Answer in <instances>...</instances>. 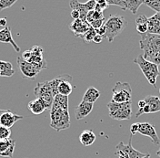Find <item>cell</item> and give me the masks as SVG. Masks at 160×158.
Segmentation results:
<instances>
[{
	"label": "cell",
	"mask_w": 160,
	"mask_h": 158,
	"mask_svg": "<svg viewBox=\"0 0 160 158\" xmlns=\"http://www.w3.org/2000/svg\"><path fill=\"white\" fill-rule=\"evenodd\" d=\"M50 127L57 132H61L70 127V115L68 110L62 108L56 101L50 109Z\"/></svg>",
	"instance_id": "obj_1"
},
{
	"label": "cell",
	"mask_w": 160,
	"mask_h": 158,
	"mask_svg": "<svg viewBox=\"0 0 160 158\" xmlns=\"http://www.w3.org/2000/svg\"><path fill=\"white\" fill-rule=\"evenodd\" d=\"M139 47L144 51L143 57L150 61L160 52V35L150 33L141 34Z\"/></svg>",
	"instance_id": "obj_2"
},
{
	"label": "cell",
	"mask_w": 160,
	"mask_h": 158,
	"mask_svg": "<svg viewBox=\"0 0 160 158\" xmlns=\"http://www.w3.org/2000/svg\"><path fill=\"white\" fill-rule=\"evenodd\" d=\"M128 26V21L123 16L119 15H112L109 19L106 21L105 28H106V34L104 39H107L109 42H112L118 37L123 30Z\"/></svg>",
	"instance_id": "obj_3"
},
{
	"label": "cell",
	"mask_w": 160,
	"mask_h": 158,
	"mask_svg": "<svg viewBox=\"0 0 160 158\" xmlns=\"http://www.w3.org/2000/svg\"><path fill=\"white\" fill-rule=\"evenodd\" d=\"M133 62L139 66L140 69L142 70L143 74L145 75L146 79H148L149 84L156 87L157 86V78L159 75L158 66L145 59L143 57V55H139L138 57H137L134 59Z\"/></svg>",
	"instance_id": "obj_4"
},
{
	"label": "cell",
	"mask_w": 160,
	"mask_h": 158,
	"mask_svg": "<svg viewBox=\"0 0 160 158\" xmlns=\"http://www.w3.org/2000/svg\"><path fill=\"white\" fill-rule=\"evenodd\" d=\"M108 108L109 112V116L114 120L125 121L130 120L132 117V103H115L110 101L108 103Z\"/></svg>",
	"instance_id": "obj_5"
},
{
	"label": "cell",
	"mask_w": 160,
	"mask_h": 158,
	"mask_svg": "<svg viewBox=\"0 0 160 158\" xmlns=\"http://www.w3.org/2000/svg\"><path fill=\"white\" fill-rule=\"evenodd\" d=\"M112 102L125 103L129 102L132 99V89L128 82L118 81L112 90Z\"/></svg>",
	"instance_id": "obj_6"
},
{
	"label": "cell",
	"mask_w": 160,
	"mask_h": 158,
	"mask_svg": "<svg viewBox=\"0 0 160 158\" xmlns=\"http://www.w3.org/2000/svg\"><path fill=\"white\" fill-rule=\"evenodd\" d=\"M34 94L36 95L37 99H39L47 109H51L54 102V96L50 88L49 82H38L34 89Z\"/></svg>",
	"instance_id": "obj_7"
},
{
	"label": "cell",
	"mask_w": 160,
	"mask_h": 158,
	"mask_svg": "<svg viewBox=\"0 0 160 158\" xmlns=\"http://www.w3.org/2000/svg\"><path fill=\"white\" fill-rule=\"evenodd\" d=\"M18 68L21 72V76L24 79H31V80H35L37 76L38 75L40 71L38 69H37L31 63L24 60L21 57H18L17 59Z\"/></svg>",
	"instance_id": "obj_8"
},
{
	"label": "cell",
	"mask_w": 160,
	"mask_h": 158,
	"mask_svg": "<svg viewBox=\"0 0 160 158\" xmlns=\"http://www.w3.org/2000/svg\"><path fill=\"white\" fill-rule=\"evenodd\" d=\"M146 105L142 109H139L136 113V118H138L142 114L155 113L160 112V99L158 96H148L144 99Z\"/></svg>",
	"instance_id": "obj_9"
},
{
	"label": "cell",
	"mask_w": 160,
	"mask_h": 158,
	"mask_svg": "<svg viewBox=\"0 0 160 158\" xmlns=\"http://www.w3.org/2000/svg\"><path fill=\"white\" fill-rule=\"evenodd\" d=\"M107 2L108 6H118L122 10H129L133 14H137L138 8L144 4L142 0H108Z\"/></svg>",
	"instance_id": "obj_10"
},
{
	"label": "cell",
	"mask_w": 160,
	"mask_h": 158,
	"mask_svg": "<svg viewBox=\"0 0 160 158\" xmlns=\"http://www.w3.org/2000/svg\"><path fill=\"white\" fill-rule=\"evenodd\" d=\"M23 119L22 115L17 114L10 110L0 109V126L11 128L17 122Z\"/></svg>",
	"instance_id": "obj_11"
},
{
	"label": "cell",
	"mask_w": 160,
	"mask_h": 158,
	"mask_svg": "<svg viewBox=\"0 0 160 158\" xmlns=\"http://www.w3.org/2000/svg\"><path fill=\"white\" fill-rule=\"evenodd\" d=\"M138 133L151 139L154 144H159L160 140L155 127L149 123H138Z\"/></svg>",
	"instance_id": "obj_12"
},
{
	"label": "cell",
	"mask_w": 160,
	"mask_h": 158,
	"mask_svg": "<svg viewBox=\"0 0 160 158\" xmlns=\"http://www.w3.org/2000/svg\"><path fill=\"white\" fill-rule=\"evenodd\" d=\"M132 136H133V135H131V136H130L129 142H128V144H125L123 142H120L119 144L116 146V147H117V150H118V151H121V152H123V153L127 154L129 158L144 157L147 154H143V153H141V152H139V151L136 150V149L132 146V141H131Z\"/></svg>",
	"instance_id": "obj_13"
},
{
	"label": "cell",
	"mask_w": 160,
	"mask_h": 158,
	"mask_svg": "<svg viewBox=\"0 0 160 158\" xmlns=\"http://www.w3.org/2000/svg\"><path fill=\"white\" fill-rule=\"evenodd\" d=\"M16 141L14 139L0 140V156L3 158H11L14 155Z\"/></svg>",
	"instance_id": "obj_14"
},
{
	"label": "cell",
	"mask_w": 160,
	"mask_h": 158,
	"mask_svg": "<svg viewBox=\"0 0 160 158\" xmlns=\"http://www.w3.org/2000/svg\"><path fill=\"white\" fill-rule=\"evenodd\" d=\"M71 31L74 33L76 38H82L83 35L89 30L90 25L87 21H83L81 19L74 20L69 26Z\"/></svg>",
	"instance_id": "obj_15"
},
{
	"label": "cell",
	"mask_w": 160,
	"mask_h": 158,
	"mask_svg": "<svg viewBox=\"0 0 160 158\" xmlns=\"http://www.w3.org/2000/svg\"><path fill=\"white\" fill-rule=\"evenodd\" d=\"M72 81V77L68 74L61 75V81L58 85V94L63 95V96H68L71 94L73 90V85L71 83Z\"/></svg>",
	"instance_id": "obj_16"
},
{
	"label": "cell",
	"mask_w": 160,
	"mask_h": 158,
	"mask_svg": "<svg viewBox=\"0 0 160 158\" xmlns=\"http://www.w3.org/2000/svg\"><path fill=\"white\" fill-rule=\"evenodd\" d=\"M0 42L10 44L13 47V49L15 50V51H17V52H20V50H21L19 46L15 42V40H13L10 27H6L3 30H0Z\"/></svg>",
	"instance_id": "obj_17"
},
{
	"label": "cell",
	"mask_w": 160,
	"mask_h": 158,
	"mask_svg": "<svg viewBox=\"0 0 160 158\" xmlns=\"http://www.w3.org/2000/svg\"><path fill=\"white\" fill-rule=\"evenodd\" d=\"M94 107L93 103H88L86 101H81L78 106L76 108L75 111V116L77 120H82V119L86 118L88 115H89V113L92 112Z\"/></svg>",
	"instance_id": "obj_18"
},
{
	"label": "cell",
	"mask_w": 160,
	"mask_h": 158,
	"mask_svg": "<svg viewBox=\"0 0 160 158\" xmlns=\"http://www.w3.org/2000/svg\"><path fill=\"white\" fill-rule=\"evenodd\" d=\"M96 134L92 130H85L79 135V141L84 146H90L96 141Z\"/></svg>",
	"instance_id": "obj_19"
},
{
	"label": "cell",
	"mask_w": 160,
	"mask_h": 158,
	"mask_svg": "<svg viewBox=\"0 0 160 158\" xmlns=\"http://www.w3.org/2000/svg\"><path fill=\"white\" fill-rule=\"evenodd\" d=\"M100 97V92L95 87H89L87 90V91L85 92L84 96H83V101L88 102V103H93L96 102L98 98Z\"/></svg>",
	"instance_id": "obj_20"
},
{
	"label": "cell",
	"mask_w": 160,
	"mask_h": 158,
	"mask_svg": "<svg viewBox=\"0 0 160 158\" xmlns=\"http://www.w3.org/2000/svg\"><path fill=\"white\" fill-rule=\"evenodd\" d=\"M28 107L29 109L30 112L33 114H36V115H39L47 110L46 106L44 105V103L39 99H37V98H36V100H33V101H29Z\"/></svg>",
	"instance_id": "obj_21"
},
{
	"label": "cell",
	"mask_w": 160,
	"mask_h": 158,
	"mask_svg": "<svg viewBox=\"0 0 160 158\" xmlns=\"http://www.w3.org/2000/svg\"><path fill=\"white\" fill-rule=\"evenodd\" d=\"M136 27L138 32L141 34L148 33V19L145 15H139L136 19Z\"/></svg>",
	"instance_id": "obj_22"
},
{
	"label": "cell",
	"mask_w": 160,
	"mask_h": 158,
	"mask_svg": "<svg viewBox=\"0 0 160 158\" xmlns=\"http://www.w3.org/2000/svg\"><path fill=\"white\" fill-rule=\"evenodd\" d=\"M15 73L13 65L5 60H0V77H11Z\"/></svg>",
	"instance_id": "obj_23"
},
{
	"label": "cell",
	"mask_w": 160,
	"mask_h": 158,
	"mask_svg": "<svg viewBox=\"0 0 160 158\" xmlns=\"http://www.w3.org/2000/svg\"><path fill=\"white\" fill-rule=\"evenodd\" d=\"M102 19H105V17L103 15V12H98V11H96V10H92V11H90V12L88 13L87 22L90 25L93 21Z\"/></svg>",
	"instance_id": "obj_24"
},
{
	"label": "cell",
	"mask_w": 160,
	"mask_h": 158,
	"mask_svg": "<svg viewBox=\"0 0 160 158\" xmlns=\"http://www.w3.org/2000/svg\"><path fill=\"white\" fill-rule=\"evenodd\" d=\"M60 81H61V76H58L55 79H53L52 80H48L50 85V88H51V90H52V93H53V96L54 98L58 94V85H59Z\"/></svg>",
	"instance_id": "obj_25"
},
{
	"label": "cell",
	"mask_w": 160,
	"mask_h": 158,
	"mask_svg": "<svg viewBox=\"0 0 160 158\" xmlns=\"http://www.w3.org/2000/svg\"><path fill=\"white\" fill-rule=\"evenodd\" d=\"M54 101H56L57 103H58L62 108L68 110V96H63V95L58 94L55 97Z\"/></svg>",
	"instance_id": "obj_26"
},
{
	"label": "cell",
	"mask_w": 160,
	"mask_h": 158,
	"mask_svg": "<svg viewBox=\"0 0 160 158\" xmlns=\"http://www.w3.org/2000/svg\"><path fill=\"white\" fill-rule=\"evenodd\" d=\"M144 4L151 9L157 11V13H160V0H147L144 1Z\"/></svg>",
	"instance_id": "obj_27"
},
{
	"label": "cell",
	"mask_w": 160,
	"mask_h": 158,
	"mask_svg": "<svg viewBox=\"0 0 160 158\" xmlns=\"http://www.w3.org/2000/svg\"><path fill=\"white\" fill-rule=\"evenodd\" d=\"M96 35H97L96 30H94V29H92V28H90L89 30H88V31L83 35V37H82L81 39H83V40H84L86 43H88V42L93 41V40H94V38H95Z\"/></svg>",
	"instance_id": "obj_28"
},
{
	"label": "cell",
	"mask_w": 160,
	"mask_h": 158,
	"mask_svg": "<svg viewBox=\"0 0 160 158\" xmlns=\"http://www.w3.org/2000/svg\"><path fill=\"white\" fill-rule=\"evenodd\" d=\"M11 133H12L11 129L4 127V126H0V140L9 139Z\"/></svg>",
	"instance_id": "obj_29"
},
{
	"label": "cell",
	"mask_w": 160,
	"mask_h": 158,
	"mask_svg": "<svg viewBox=\"0 0 160 158\" xmlns=\"http://www.w3.org/2000/svg\"><path fill=\"white\" fill-rule=\"evenodd\" d=\"M107 8H108V2L106 0H99V1H96V7L94 10L98 11V12H103Z\"/></svg>",
	"instance_id": "obj_30"
},
{
	"label": "cell",
	"mask_w": 160,
	"mask_h": 158,
	"mask_svg": "<svg viewBox=\"0 0 160 158\" xmlns=\"http://www.w3.org/2000/svg\"><path fill=\"white\" fill-rule=\"evenodd\" d=\"M16 2L17 0H0V11L8 8L11 6H13Z\"/></svg>",
	"instance_id": "obj_31"
},
{
	"label": "cell",
	"mask_w": 160,
	"mask_h": 158,
	"mask_svg": "<svg viewBox=\"0 0 160 158\" xmlns=\"http://www.w3.org/2000/svg\"><path fill=\"white\" fill-rule=\"evenodd\" d=\"M31 53L34 56H39V57H43V53H44V50L43 48H41L40 46H34L31 49Z\"/></svg>",
	"instance_id": "obj_32"
},
{
	"label": "cell",
	"mask_w": 160,
	"mask_h": 158,
	"mask_svg": "<svg viewBox=\"0 0 160 158\" xmlns=\"http://www.w3.org/2000/svg\"><path fill=\"white\" fill-rule=\"evenodd\" d=\"M31 57H32L31 50H26V51H24V52H23V54H22V57H21V58L24 59V60H26V61H28Z\"/></svg>",
	"instance_id": "obj_33"
},
{
	"label": "cell",
	"mask_w": 160,
	"mask_h": 158,
	"mask_svg": "<svg viewBox=\"0 0 160 158\" xmlns=\"http://www.w3.org/2000/svg\"><path fill=\"white\" fill-rule=\"evenodd\" d=\"M130 132H131V135H135L136 133H138V123H136L131 125Z\"/></svg>",
	"instance_id": "obj_34"
},
{
	"label": "cell",
	"mask_w": 160,
	"mask_h": 158,
	"mask_svg": "<svg viewBox=\"0 0 160 158\" xmlns=\"http://www.w3.org/2000/svg\"><path fill=\"white\" fill-rule=\"evenodd\" d=\"M96 32H97V35H99V36H102L104 38L105 34H106V28H105V25H103L101 28L96 30Z\"/></svg>",
	"instance_id": "obj_35"
},
{
	"label": "cell",
	"mask_w": 160,
	"mask_h": 158,
	"mask_svg": "<svg viewBox=\"0 0 160 158\" xmlns=\"http://www.w3.org/2000/svg\"><path fill=\"white\" fill-rule=\"evenodd\" d=\"M70 15H71V18H72L74 20L79 19H80V14L78 10H72Z\"/></svg>",
	"instance_id": "obj_36"
},
{
	"label": "cell",
	"mask_w": 160,
	"mask_h": 158,
	"mask_svg": "<svg viewBox=\"0 0 160 158\" xmlns=\"http://www.w3.org/2000/svg\"><path fill=\"white\" fill-rule=\"evenodd\" d=\"M150 61L153 62V63H155V64H157V65L158 66L160 64V52L159 53H158V54H157L153 59H151Z\"/></svg>",
	"instance_id": "obj_37"
},
{
	"label": "cell",
	"mask_w": 160,
	"mask_h": 158,
	"mask_svg": "<svg viewBox=\"0 0 160 158\" xmlns=\"http://www.w3.org/2000/svg\"><path fill=\"white\" fill-rule=\"evenodd\" d=\"M103 37L102 36H99V35H96L95 36V38H94V40H93V41L95 42V43H97V44H99V43H101L102 41H103Z\"/></svg>",
	"instance_id": "obj_38"
},
{
	"label": "cell",
	"mask_w": 160,
	"mask_h": 158,
	"mask_svg": "<svg viewBox=\"0 0 160 158\" xmlns=\"http://www.w3.org/2000/svg\"><path fill=\"white\" fill-rule=\"evenodd\" d=\"M116 155L118 156V158H129L127 154H125V153H123V152H121V151H117V152H116Z\"/></svg>",
	"instance_id": "obj_39"
},
{
	"label": "cell",
	"mask_w": 160,
	"mask_h": 158,
	"mask_svg": "<svg viewBox=\"0 0 160 158\" xmlns=\"http://www.w3.org/2000/svg\"><path fill=\"white\" fill-rule=\"evenodd\" d=\"M7 24H8V20H7L6 18L0 19V27H3V29H4V28L7 27Z\"/></svg>",
	"instance_id": "obj_40"
},
{
	"label": "cell",
	"mask_w": 160,
	"mask_h": 158,
	"mask_svg": "<svg viewBox=\"0 0 160 158\" xmlns=\"http://www.w3.org/2000/svg\"><path fill=\"white\" fill-rule=\"evenodd\" d=\"M145 105H146V102H145V101L144 100H142V101H138V107L139 109H142L145 107Z\"/></svg>",
	"instance_id": "obj_41"
},
{
	"label": "cell",
	"mask_w": 160,
	"mask_h": 158,
	"mask_svg": "<svg viewBox=\"0 0 160 158\" xmlns=\"http://www.w3.org/2000/svg\"><path fill=\"white\" fill-rule=\"evenodd\" d=\"M142 158H150V155L149 154H147L144 157H142Z\"/></svg>",
	"instance_id": "obj_42"
},
{
	"label": "cell",
	"mask_w": 160,
	"mask_h": 158,
	"mask_svg": "<svg viewBox=\"0 0 160 158\" xmlns=\"http://www.w3.org/2000/svg\"><path fill=\"white\" fill-rule=\"evenodd\" d=\"M157 155H158V156H159V157H160V148L158 149V151L157 152Z\"/></svg>",
	"instance_id": "obj_43"
},
{
	"label": "cell",
	"mask_w": 160,
	"mask_h": 158,
	"mask_svg": "<svg viewBox=\"0 0 160 158\" xmlns=\"http://www.w3.org/2000/svg\"><path fill=\"white\" fill-rule=\"evenodd\" d=\"M159 93H160V89H159Z\"/></svg>",
	"instance_id": "obj_44"
}]
</instances>
